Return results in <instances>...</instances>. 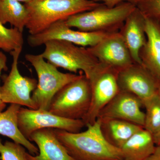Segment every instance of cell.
Returning <instances> with one entry per match:
<instances>
[{"label": "cell", "mask_w": 160, "mask_h": 160, "mask_svg": "<svg viewBox=\"0 0 160 160\" xmlns=\"http://www.w3.org/2000/svg\"><path fill=\"white\" fill-rule=\"evenodd\" d=\"M117 80L120 91L132 93L142 103L158 93L159 80L137 63L118 71Z\"/></svg>", "instance_id": "8fae6325"}, {"label": "cell", "mask_w": 160, "mask_h": 160, "mask_svg": "<svg viewBox=\"0 0 160 160\" xmlns=\"http://www.w3.org/2000/svg\"><path fill=\"white\" fill-rule=\"evenodd\" d=\"M41 55L57 68L77 73L80 71L89 80L106 68L87 48L65 41L52 40L45 44Z\"/></svg>", "instance_id": "3957f363"}, {"label": "cell", "mask_w": 160, "mask_h": 160, "mask_svg": "<svg viewBox=\"0 0 160 160\" xmlns=\"http://www.w3.org/2000/svg\"><path fill=\"white\" fill-rule=\"evenodd\" d=\"M25 58L37 74V86L31 97L38 109L49 110L52 100L57 92L79 77L80 74L61 72L40 54H26Z\"/></svg>", "instance_id": "5b68a950"}, {"label": "cell", "mask_w": 160, "mask_h": 160, "mask_svg": "<svg viewBox=\"0 0 160 160\" xmlns=\"http://www.w3.org/2000/svg\"><path fill=\"white\" fill-rule=\"evenodd\" d=\"M152 136L155 145H160V129L156 133L152 135Z\"/></svg>", "instance_id": "83f0119b"}, {"label": "cell", "mask_w": 160, "mask_h": 160, "mask_svg": "<svg viewBox=\"0 0 160 160\" xmlns=\"http://www.w3.org/2000/svg\"><path fill=\"white\" fill-rule=\"evenodd\" d=\"M16 1H18V2H23L25 3H27L30 2H33V1H35V0H16Z\"/></svg>", "instance_id": "f1b7e54d"}, {"label": "cell", "mask_w": 160, "mask_h": 160, "mask_svg": "<svg viewBox=\"0 0 160 160\" xmlns=\"http://www.w3.org/2000/svg\"><path fill=\"white\" fill-rule=\"evenodd\" d=\"M29 19V12L25 5L16 0L0 1V21L9 23L22 32Z\"/></svg>", "instance_id": "ffe728a7"}, {"label": "cell", "mask_w": 160, "mask_h": 160, "mask_svg": "<svg viewBox=\"0 0 160 160\" xmlns=\"http://www.w3.org/2000/svg\"><path fill=\"white\" fill-rule=\"evenodd\" d=\"M135 5L145 18L160 24V0H137Z\"/></svg>", "instance_id": "cb8c5ba5"}, {"label": "cell", "mask_w": 160, "mask_h": 160, "mask_svg": "<svg viewBox=\"0 0 160 160\" xmlns=\"http://www.w3.org/2000/svg\"><path fill=\"white\" fill-rule=\"evenodd\" d=\"M0 1H1V0H0Z\"/></svg>", "instance_id": "4dcf8cb0"}, {"label": "cell", "mask_w": 160, "mask_h": 160, "mask_svg": "<svg viewBox=\"0 0 160 160\" xmlns=\"http://www.w3.org/2000/svg\"><path fill=\"white\" fill-rule=\"evenodd\" d=\"M109 33L74 30L67 26L66 20H62L39 33L29 35L27 42L31 47H36L44 45L49 41L58 40L87 48L96 45Z\"/></svg>", "instance_id": "9c48e42d"}, {"label": "cell", "mask_w": 160, "mask_h": 160, "mask_svg": "<svg viewBox=\"0 0 160 160\" xmlns=\"http://www.w3.org/2000/svg\"><path fill=\"white\" fill-rule=\"evenodd\" d=\"M26 152L20 144L9 141L3 144L0 138V160H27Z\"/></svg>", "instance_id": "603a6c76"}, {"label": "cell", "mask_w": 160, "mask_h": 160, "mask_svg": "<svg viewBox=\"0 0 160 160\" xmlns=\"http://www.w3.org/2000/svg\"><path fill=\"white\" fill-rule=\"evenodd\" d=\"M119 32L133 62L142 65L140 52L146 41L145 18L136 7L126 18Z\"/></svg>", "instance_id": "9a60e30c"}, {"label": "cell", "mask_w": 160, "mask_h": 160, "mask_svg": "<svg viewBox=\"0 0 160 160\" xmlns=\"http://www.w3.org/2000/svg\"><path fill=\"white\" fill-rule=\"evenodd\" d=\"M145 18L146 41L140 51V58L142 65L160 80V25Z\"/></svg>", "instance_id": "2e32d148"}, {"label": "cell", "mask_w": 160, "mask_h": 160, "mask_svg": "<svg viewBox=\"0 0 160 160\" xmlns=\"http://www.w3.org/2000/svg\"><path fill=\"white\" fill-rule=\"evenodd\" d=\"M100 118L102 133L109 143L121 149L135 133L142 129V126L124 120L109 118Z\"/></svg>", "instance_id": "e0dca14e"}, {"label": "cell", "mask_w": 160, "mask_h": 160, "mask_svg": "<svg viewBox=\"0 0 160 160\" xmlns=\"http://www.w3.org/2000/svg\"><path fill=\"white\" fill-rule=\"evenodd\" d=\"M101 120L86 124V130L70 132L54 129L58 139L76 160H123L121 149L109 143L103 135Z\"/></svg>", "instance_id": "6da1fadb"}, {"label": "cell", "mask_w": 160, "mask_h": 160, "mask_svg": "<svg viewBox=\"0 0 160 160\" xmlns=\"http://www.w3.org/2000/svg\"><path fill=\"white\" fill-rule=\"evenodd\" d=\"M158 94L160 96V80H159V87Z\"/></svg>", "instance_id": "f546056e"}, {"label": "cell", "mask_w": 160, "mask_h": 160, "mask_svg": "<svg viewBox=\"0 0 160 160\" xmlns=\"http://www.w3.org/2000/svg\"><path fill=\"white\" fill-rule=\"evenodd\" d=\"M136 8L132 3L125 2L112 8L101 5L89 11L70 17L67 26L86 32L112 33L119 31L125 21Z\"/></svg>", "instance_id": "277c9868"}, {"label": "cell", "mask_w": 160, "mask_h": 160, "mask_svg": "<svg viewBox=\"0 0 160 160\" xmlns=\"http://www.w3.org/2000/svg\"><path fill=\"white\" fill-rule=\"evenodd\" d=\"M22 48L11 52L12 58L11 70L8 75L4 78L2 86H0L1 98L4 103L17 104L38 109L31 96V92L37 86L34 78L24 77L20 73L18 62Z\"/></svg>", "instance_id": "ba28073f"}, {"label": "cell", "mask_w": 160, "mask_h": 160, "mask_svg": "<svg viewBox=\"0 0 160 160\" xmlns=\"http://www.w3.org/2000/svg\"><path fill=\"white\" fill-rule=\"evenodd\" d=\"M6 56L4 55H0V79H1V73L3 70H7V67L6 64ZM6 104L4 103L1 98L0 94V112L6 108Z\"/></svg>", "instance_id": "484cf974"}, {"label": "cell", "mask_w": 160, "mask_h": 160, "mask_svg": "<svg viewBox=\"0 0 160 160\" xmlns=\"http://www.w3.org/2000/svg\"><path fill=\"white\" fill-rule=\"evenodd\" d=\"M146 109L144 128L152 134L160 129V96L158 94L142 102Z\"/></svg>", "instance_id": "44dd1931"}, {"label": "cell", "mask_w": 160, "mask_h": 160, "mask_svg": "<svg viewBox=\"0 0 160 160\" xmlns=\"http://www.w3.org/2000/svg\"><path fill=\"white\" fill-rule=\"evenodd\" d=\"M24 39L22 32L17 28H7L0 21V49L10 52L22 48Z\"/></svg>", "instance_id": "7402d4cb"}, {"label": "cell", "mask_w": 160, "mask_h": 160, "mask_svg": "<svg viewBox=\"0 0 160 160\" xmlns=\"http://www.w3.org/2000/svg\"><path fill=\"white\" fill-rule=\"evenodd\" d=\"M21 106L12 104L6 111L0 112V134L11 139L26 148L32 155L38 154V148L21 133L18 122V116Z\"/></svg>", "instance_id": "ac0fdd59"}, {"label": "cell", "mask_w": 160, "mask_h": 160, "mask_svg": "<svg viewBox=\"0 0 160 160\" xmlns=\"http://www.w3.org/2000/svg\"><path fill=\"white\" fill-rule=\"evenodd\" d=\"M87 48L101 64L118 71L134 63L119 32L109 33Z\"/></svg>", "instance_id": "7c38bea8"}, {"label": "cell", "mask_w": 160, "mask_h": 160, "mask_svg": "<svg viewBox=\"0 0 160 160\" xmlns=\"http://www.w3.org/2000/svg\"><path fill=\"white\" fill-rule=\"evenodd\" d=\"M18 122L21 133L28 140L32 132L40 129L51 128L78 132L86 126L82 120L69 119L56 115L49 110L21 107L18 113Z\"/></svg>", "instance_id": "52a82bcc"}, {"label": "cell", "mask_w": 160, "mask_h": 160, "mask_svg": "<svg viewBox=\"0 0 160 160\" xmlns=\"http://www.w3.org/2000/svg\"></svg>", "instance_id": "1f68e13d"}, {"label": "cell", "mask_w": 160, "mask_h": 160, "mask_svg": "<svg viewBox=\"0 0 160 160\" xmlns=\"http://www.w3.org/2000/svg\"><path fill=\"white\" fill-rule=\"evenodd\" d=\"M91 99L90 82L85 75L80 74L55 95L49 111L65 118L82 120L89 110Z\"/></svg>", "instance_id": "8992f818"}, {"label": "cell", "mask_w": 160, "mask_h": 160, "mask_svg": "<svg viewBox=\"0 0 160 160\" xmlns=\"http://www.w3.org/2000/svg\"><path fill=\"white\" fill-rule=\"evenodd\" d=\"M153 136L144 128L132 136L121 148L123 160H144L154 151Z\"/></svg>", "instance_id": "d6986e66"}, {"label": "cell", "mask_w": 160, "mask_h": 160, "mask_svg": "<svg viewBox=\"0 0 160 160\" xmlns=\"http://www.w3.org/2000/svg\"><path fill=\"white\" fill-rule=\"evenodd\" d=\"M29 140L37 145L39 153L34 156L26 152L27 160H76L60 142L53 129L46 128L34 131Z\"/></svg>", "instance_id": "5bb4252c"}, {"label": "cell", "mask_w": 160, "mask_h": 160, "mask_svg": "<svg viewBox=\"0 0 160 160\" xmlns=\"http://www.w3.org/2000/svg\"><path fill=\"white\" fill-rule=\"evenodd\" d=\"M144 160H160V145H156L153 152Z\"/></svg>", "instance_id": "4316f807"}, {"label": "cell", "mask_w": 160, "mask_h": 160, "mask_svg": "<svg viewBox=\"0 0 160 160\" xmlns=\"http://www.w3.org/2000/svg\"><path fill=\"white\" fill-rule=\"evenodd\" d=\"M118 72L106 67L89 80L91 99L89 110L82 119L86 126L96 121L101 111L119 92Z\"/></svg>", "instance_id": "30bf717a"}, {"label": "cell", "mask_w": 160, "mask_h": 160, "mask_svg": "<svg viewBox=\"0 0 160 160\" xmlns=\"http://www.w3.org/2000/svg\"><path fill=\"white\" fill-rule=\"evenodd\" d=\"M141 100L127 92L119 91L100 112L98 117L118 119L144 128L145 113L141 109Z\"/></svg>", "instance_id": "4fadbf2b"}, {"label": "cell", "mask_w": 160, "mask_h": 160, "mask_svg": "<svg viewBox=\"0 0 160 160\" xmlns=\"http://www.w3.org/2000/svg\"><path fill=\"white\" fill-rule=\"evenodd\" d=\"M97 2H102L103 5L107 7L112 8L115 6L120 5L122 3L129 2L135 4L137 0H93Z\"/></svg>", "instance_id": "d4e9b609"}, {"label": "cell", "mask_w": 160, "mask_h": 160, "mask_svg": "<svg viewBox=\"0 0 160 160\" xmlns=\"http://www.w3.org/2000/svg\"><path fill=\"white\" fill-rule=\"evenodd\" d=\"M102 4L93 0H35L25 3L29 14L26 28L30 35L36 34L58 21Z\"/></svg>", "instance_id": "7a4b0ae2"}]
</instances>
